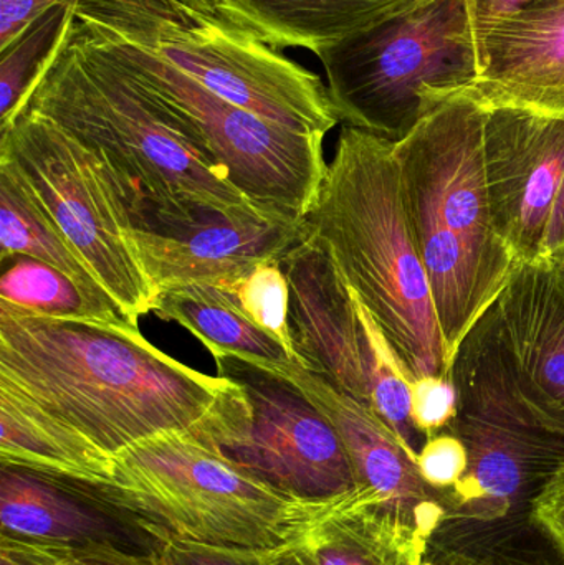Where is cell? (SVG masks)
Masks as SVG:
<instances>
[{
  "instance_id": "24",
  "label": "cell",
  "mask_w": 564,
  "mask_h": 565,
  "mask_svg": "<svg viewBox=\"0 0 564 565\" xmlns=\"http://www.w3.org/2000/svg\"><path fill=\"white\" fill-rule=\"evenodd\" d=\"M76 7L78 0L55 3L0 49V128L25 108L43 73L65 43Z\"/></svg>"
},
{
  "instance_id": "6",
  "label": "cell",
  "mask_w": 564,
  "mask_h": 565,
  "mask_svg": "<svg viewBox=\"0 0 564 565\" xmlns=\"http://www.w3.org/2000/svg\"><path fill=\"white\" fill-rule=\"evenodd\" d=\"M159 540L265 551L278 546L313 501L295 500L242 470L189 431H168L115 455V477L93 487Z\"/></svg>"
},
{
  "instance_id": "37",
  "label": "cell",
  "mask_w": 564,
  "mask_h": 565,
  "mask_svg": "<svg viewBox=\"0 0 564 565\" xmlns=\"http://www.w3.org/2000/svg\"><path fill=\"white\" fill-rule=\"evenodd\" d=\"M0 565H35L10 537L0 536Z\"/></svg>"
},
{
  "instance_id": "11",
  "label": "cell",
  "mask_w": 564,
  "mask_h": 565,
  "mask_svg": "<svg viewBox=\"0 0 564 565\" xmlns=\"http://www.w3.org/2000/svg\"><path fill=\"white\" fill-rule=\"evenodd\" d=\"M457 415L449 430L466 445L469 468L446 493L450 518L499 520L517 494L564 463V438L532 424L503 377L480 316L450 362Z\"/></svg>"
},
{
  "instance_id": "7",
  "label": "cell",
  "mask_w": 564,
  "mask_h": 565,
  "mask_svg": "<svg viewBox=\"0 0 564 565\" xmlns=\"http://www.w3.org/2000/svg\"><path fill=\"white\" fill-rule=\"evenodd\" d=\"M75 19L161 56L221 98L304 135L340 122L323 79L182 0H78Z\"/></svg>"
},
{
  "instance_id": "28",
  "label": "cell",
  "mask_w": 564,
  "mask_h": 565,
  "mask_svg": "<svg viewBox=\"0 0 564 565\" xmlns=\"http://www.w3.org/2000/svg\"><path fill=\"white\" fill-rule=\"evenodd\" d=\"M411 415L424 440L449 430L457 415V391L449 375H426L413 381Z\"/></svg>"
},
{
  "instance_id": "30",
  "label": "cell",
  "mask_w": 564,
  "mask_h": 565,
  "mask_svg": "<svg viewBox=\"0 0 564 565\" xmlns=\"http://www.w3.org/2000/svg\"><path fill=\"white\" fill-rule=\"evenodd\" d=\"M469 468L466 445L453 431L426 438L417 455V470L433 490L449 493Z\"/></svg>"
},
{
  "instance_id": "21",
  "label": "cell",
  "mask_w": 564,
  "mask_h": 565,
  "mask_svg": "<svg viewBox=\"0 0 564 565\" xmlns=\"http://www.w3.org/2000/svg\"><path fill=\"white\" fill-rule=\"evenodd\" d=\"M0 463L89 487H105L115 477V455L2 384Z\"/></svg>"
},
{
  "instance_id": "32",
  "label": "cell",
  "mask_w": 564,
  "mask_h": 565,
  "mask_svg": "<svg viewBox=\"0 0 564 565\" xmlns=\"http://www.w3.org/2000/svg\"><path fill=\"white\" fill-rule=\"evenodd\" d=\"M158 541L155 556L159 565H257L254 551L219 550L171 536Z\"/></svg>"
},
{
  "instance_id": "9",
  "label": "cell",
  "mask_w": 564,
  "mask_h": 565,
  "mask_svg": "<svg viewBox=\"0 0 564 565\" xmlns=\"http://www.w3.org/2000/svg\"><path fill=\"white\" fill-rule=\"evenodd\" d=\"M73 29L152 95L188 116L228 182L258 207L305 221L328 174L321 135L268 121L199 85L161 56L73 19Z\"/></svg>"
},
{
  "instance_id": "38",
  "label": "cell",
  "mask_w": 564,
  "mask_h": 565,
  "mask_svg": "<svg viewBox=\"0 0 564 565\" xmlns=\"http://www.w3.org/2000/svg\"><path fill=\"white\" fill-rule=\"evenodd\" d=\"M560 271H562V274L564 275V267H563V268H562V270H560Z\"/></svg>"
},
{
  "instance_id": "22",
  "label": "cell",
  "mask_w": 564,
  "mask_h": 565,
  "mask_svg": "<svg viewBox=\"0 0 564 565\" xmlns=\"http://www.w3.org/2000/svg\"><path fill=\"white\" fill-rule=\"evenodd\" d=\"M152 312L188 329L214 359L235 355L267 367L295 361L280 342L245 319L217 286L164 289L158 292Z\"/></svg>"
},
{
  "instance_id": "19",
  "label": "cell",
  "mask_w": 564,
  "mask_h": 565,
  "mask_svg": "<svg viewBox=\"0 0 564 565\" xmlns=\"http://www.w3.org/2000/svg\"><path fill=\"white\" fill-rule=\"evenodd\" d=\"M421 546L364 490L308 504L278 546L254 551L257 565H416Z\"/></svg>"
},
{
  "instance_id": "10",
  "label": "cell",
  "mask_w": 564,
  "mask_h": 565,
  "mask_svg": "<svg viewBox=\"0 0 564 565\" xmlns=\"http://www.w3.org/2000/svg\"><path fill=\"white\" fill-rule=\"evenodd\" d=\"M214 361L228 382L192 437L295 500L360 490L333 425L290 379L235 355Z\"/></svg>"
},
{
  "instance_id": "2",
  "label": "cell",
  "mask_w": 564,
  "mask_h": 565,
  "mask_svg": "<svg viewBox=\"0 0 564 565\" xmlns=\"http://www.w3.org/2000/svg\"><path fill=\"white\" fill-rule=\"evenodd\" d=\"M25 108L65 129L102 161L135 228L171 232L211 214L268 212L228 182L188 116L152 95L73 25Z\"/></svg>"
},
{
  "instance_id": "29",
  "label": "cell",
  "mask_w": 564,
  "mask_h": 565,
  "mask_svg": "<svg viewBox=\"0 0 564 565\" xmlns=\"http://www.w3.org/2000/svg\"><path fill=\"white\" fill-rule=\"evenodd\" d=\"M7 537V536H6ZM12 540V537H10ZM35 565H159L155 553H136L123 547L60 546V544L26 543L13 540Z\"/></svg>"
},
{
  "instance_id": "14",
  "label": "cell",
  "mask_w": 564,
  "mask_h": 565,
  "mask_svg": "<svg viewBox=\"0 0 564 565\" xmlns=\"http://www.w3.org/2000/svg\"><path fill=\"white\" fill-rule=\"evenodd\" d=\"M270 369L290 379L333 425L358 488L373 494L381 510L429 550L434 534L450 518L446 493L433 490L423 480L416 458L396 434L373 408L338 392L297 361Z\"/></svg>"
},
{
  "instance_id": "13",
  "label": "cell",
  "mask_w": 564,
  "mask_h": 565,
  "mask_svg": "<svg viewBox=\"0 0 564 565\" xmlns=\"http://www.w3.org/2000/svg\"><path fill=\"white\" fill-rule=\"evenodd\" d=\"M497 361L533 425L564 438V275L517 264L483 312Z\"/></svg>"
},
{
  "instance_id": "25",
  "label": "cell",
  "mask_w": 564,
  "mask_h": 565,
  "mask_svg": "<svg viewBox=\"0 0 564 565\" xmlns=\"http://www.w3.org/2000/svg\"><path fill=\"white\" fill-rule=\"evenodd\" d=\"M2 267L0 302L10 308L50 318H123L116 306L98 301L68 275L35 258H9Z\"/></svg>"
},
{
  "instance_id": "18",
  "label": "cell",
  "mask_w": 564,
  "mask_h": 565,
  "mask_svg": "<svg viewBox=\"0 0 564 565\" xmlns=\"http://www.w3.org/2000/svg\"><path fill=\"white\" fill-rule=\"evenodd\" d=\"M486 106L564 116V0H535L476 33Z\"/></svg>"
},
{
  "instance_id": "12",
  "label": "cell",
  "mask_w": 564,
  "mask_h": 565,
  "mask_svg": "<svg viewBox=\"0 0 564 565\" xmlns=\"http://www.w3.org/2000/svg\"><path fill=\"white\" fill-rule=\"evenodd\" d=\"M483 162L497 234L519 264H539L564 178V116L487 106Z\"/></svg>"
},
{
  "instance_id": "20",
  "label": "cell",
  "mask_w": 564,
  "mask_h": 565,
  "mask_svg": "<svg viewBox=\"0 0 564 565\" xmlns=\"http://www.w3.org/2000/svg\"><path fill=\"white\" fill-rule=\"evenodd\" d=\"M209 19L270 49L317 53L419 0H182Z\"/></svg>"
},
{
  "instance_id": "5",
  "label": "cell",
  "mask_w": 564,
  "mask_h": 565,
  "mask_svg": "<svg viewBox=\"0 0 564 565\" xmlns=\"http://www.w3.org/2000/svg\"><path fill=\"white\" fill-rule=\"evenodd\" d=\"M315 55L340 121L393 142L480 73L467 0H419Z\"/></svg>"
},
{
  "instance_id": "16",
  "label": "cell",
  "mask_w": 564,
  "mask_h": 565,
  "mask_svg": "<svg viewBox=\"0 0 564 565\" xmlns=\"http://www.w3.org/2000/svg\"><path fill=\"white\" fill-rule=\"evenodd\" d=\"M305 234V221L262 211L211 214L171 232L132 227L129 242L156 292L221 285L260 262L281 260ZM158 298V296H156Z\"/></svg>"
},
{
  "instance_id": "35",
  "label": "cell",
  "mask_w": 564,
  "mask_h": 565,
  "mask_svg": "<svg viewBox=\"0 0 564 565\" xmlns=\"http://www.w3.org/2000/svg\"><path fill=\"white\" fill-rule=\"evenodd\" d=\"M539 264L562 270L564 267V178L560 185L558 198L553 205L549 231L543 242L542 257Z\"/></svg>"
},
{
  "instance_id": "23",
  "label": "cell",
  "mask_w": 564,
  "mask_h": 565,
  "mask_svg": "<svg viewBox=\"0 0 564 565\" xmlns=\"http://www.w3.org/2000/svg\"><path fill=\"white\" fill-rule=\"evenodd\" d=\"M13 257L35 258L50 265L68 275L93 298L116 306L25 192L0 172V260Z\"/></svg>"
},
{
  "instance_id": "33",
  "label": "cell",
  "mask_w": 564,
  "mask_h": 565,
  "mask_svg": "<svg viewBox=\"0 0 564 565\" xmlns=\"http://www.w3.org/2000/svg\"><path fill=\"white\" fill-rule=\"evenodd\" d=\"M58 2L62 0H0V49Z\"/></svg>"
},
{
  "instance_id": "8",
  "label": "cell",
  "mask_w": 564,
  "mask_h": 565,
  "mask_svg": "<svg viewBox=\"0 0 564 565\" xmlns=\"http://www.w3.org/2000/svg\"><path fill=\"white\" fill-rule=\"evenodd\" d=\"M0 172L58 232L126 321L155 308V286L129 242L131 218L102 161L65 129L23 108L0 128Z\"/></svg>"
},
{
  "instance_id": "34",
  "label": "cell",
  "mask_w": 564,
  "mask_h": 565,
  "mask_svg": "<svg viewBox=\"0 0 564 565\" xmlns=\"http://www.w3.org/2000/svg\"><path fill=\"white\" fill-rule=\"evenodd\" d=\"M535 0H467L473 32H482Z\"/></svg>"
},
{
  "instance_id": "15",
  "label": "cell",
  "mask_w": 564,
  "mask_h": 565,
  "mask_svg": "<svg viewBox=\"0 0 564 565\" xmlns=\"http://www.w3.org/2000/svg\"><path fill=\"white\" fill-rule=\"evenodd\" d=\"M280 262L298 364L370 407V359L353 289L307 232Z\"/></svg>"
},
{
  "instance_id": "3",
  "label": "cell",
  "mask_w": 564,
  "mask_h": 565,
  "mask_svg": "<svg viewBox=\"0 0 564 565\" xmlns=\"http://www.w3.org/2000/svg\"><path fill=\"white\" fill-rule=\"evenodd\" d=\"M487 106L457 93L394 142L401 195L433 291L447 362L506 288L517 258L493 225L483 162Z\"/></svg>"
},
{
  "instance_id": "36",
  "label": "cell",
  "mask_w": 564,
  "mask_h": 565,
  "mask_svg": "<svg viewBox=\"0 0 564 565\" xmlns=\"http://www.w3.org/2000/svg\"><path fill=\"white\" fill-rule=\"evenodd\" d=\"M416 565H497L493 561L483 559L473 554L462 553V551L444 550L437 553L427 551L419 564Z\"/></svg>"
},
{
  "instance_id": "31",
  "label": "cell",
  "mask_w": 564,
  "mask_h": 565,
  "mask_svg": "<svg viewBox=\"0 0 564 565\" xmlns=\"http://www.w3.org/2000/svg\"><path fill=\"white\" fill-rule=\"evenodd\" d=\"M530 520L553 544L564 564V463L540 484L532 500Z\"/></svg>"
},
{
  "instance_id": "17",
  "label": "cell",
  "mask_w": 564,
  "mask_h": 565,
  "mask_svg": "<svg viewBox=\"0 0 564 565\" xmlns=\"http://www.w3.org/2000/svg\"><path fill=\"white\" fill-rule=\"evenodd\" d=\"M0 536L60 546L105 544L148 554L159 547L139 518L89 484L2 463Z\"/></svg>"
},
{
  "instance_id": "1",
  "label": "cell",
  "mask_w": 564,
  "mask_h": 565,
  "mask_svg": "<svg viewBox=\"0 0 564 565\" xmlns=\"http://www.w3.org/2000/svg\"><path fill=\"white\" fill-rule=\"evenodd\" d=\"M227 382L166 354L126 319L50 318L0 302V384L108 454L191 430Z\"/></svg>"
},
{
  "instance_id": "26",
  "label": "cell",
  "mask_w": 564,
  "mask_h": 565,
  "mask_svg": "<svg viewBox=\"0 0 564 565\" xmlns=\"http://www.w3.org/2000/svg\"><path fill=\"white\" fill-rule=\"evenodd\" d=\"M354 292V291H353ZM358 315L363 322L366 335L368 359H370V407L380 415L381 420L400 438L406 450L416 458L417 430L411 415V387L413 377L404 367L400 355L384 335L383 329L371 315L370 309L358 298Z\"/></svg>"
},
{
  "instance_id": "4",
  "label": "cell",
  "mask_w": 564,
  "mask_h": 565,
  "mask_svg": "<svg viewBox=\"0 0 564 565\" xmlns=\"http://www.w3.org/2000/svg\"><path fill=\"white\" fill-rule=\"evenodd\" d=\"M305 232L370 309L413 381L449 375L433 291L404 211L393 141L343 125Z\"/></svg>"
},
{
  "instance_id": "27",
  "label": "cell",
  "mask_w": 564,
  "mask_h": 565,
  "mask_svg": "<svg viewBox=\"0 0 564 565\" xmlns=\"http://www.w3.org/2000/svg\"><path fill=\"white\" fill-rule=\"evenodd\" d=\"M214 286L245 319L280 342L297 361L288 324L290 288L280 260L260 262L241 277Z\"/></svg>"
}]
</instances>
